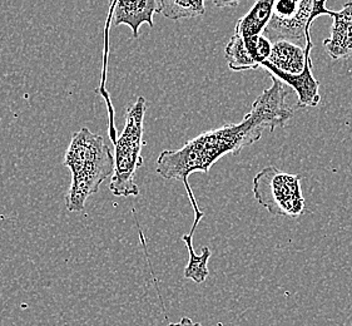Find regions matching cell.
<instances>
[{"instance_id":"6","label":"cell","mask_w":352,"mask_h":326,"mask_svg":"<svg viewBox=\"0 0 352 326\" xmlns=\"http://www.w3.org/2000/svg\"><path fill=\"white\" fill-rule=\"evenodd\" d=\"M160 13L158 0H111L109 18L107 21L106 52H104V71L103 80L100 85V93H106V68L108 57V28L109 21L113 19V25H127L132 30L134 38L140 36V29L143 24H148L151 28L155 27L153 17Z\"/></svg>"},{"instance_id":"1","label":"cell","mask_w":352,"mask_h":326,"mask_svg":"<svg viewBox=\"0 0 352 326\" xmlns=\"http://www.w3.org/2000/svg\"><path fill=\"white\" fill-rule=\"evenodd\" d=\"M271 80L272 85L261 93L240 123L204 132L182 149H166L158 157L155 172L166 180H177L184 184L195 211V222L188 232L190 236L204 216L190 188V175L195 172L208 173L219 158L226 155L237 156L242 149L258 142L265 129L274 132L277 127H285L294 117L292 108L286 103L289 92L285 85L274 76H271Z\"/></svg>"},{"instance_id":"4","label":"cell","mask_w":352,"mask_h":326,"mask_svg":"<svg viewBox=\"0 0 352 326\" xmlns=\"http://www.w3.org/2000/svg\"><path fill=\"white\" fill-rule=\"evenodd\" d=\"M327 0H275L272 18L263 36L271 42L287 41L306 48L312 43L311 28L321 15H330Z\"/></svg>"},{"instance_id":"12","label":"cell","mask_w":352,"mask_h":326,"mask_svg":"<svg viewBox=\"0 0 352 326\" xmlns=\"http://www.w3.org/2000/svg\"><path fill=\"white\" fill-rule=\"evenodd\" d=\"M160 14L172 19H190L206 13L204 0H158Z\"/></svg>"},{"instance_id":"2","label":"cell","mask_w":352,"mask_h":326,"mask_svg":"<svg viewBox=\"0 0 352 326\" xmlns=\"http://www.w3.org/2000/svg\"><path fill=\"white\" fill-rule=\"evenodd\" d=\"M63 164L71 171L72 184L65 196L69 213H82L88 199L113 176L114 156L100 135L83 127L72 135Z\"/></svg>"},{"instance_id":"13","label":"cell","mask_w":352,"mask_h":326,"mask_svg":"<svg viewBox=\"0 0 352 326\" xmlns=\"http://www.w3.org/2000/svg\"><path fill=\"white\" fill-rule=\"evenodd\" d=\"M225 53L226 61L231 71H254L260 68V64L250 54L245 43L237 34H233L230 42L227 43Z\"/></svg>"},{"instance_id":"15","label":"cell","mask_w":352,"mask_h":326,"mask_svg":"<svg viewBox=\"0 0 352 326\" xmlns=\"http://www.w3.org/2000/svg\"><path fill=\"white\" fill-rule=\"evenodd\" d=\"M168 326H202V324H199V323H195L193 320L190 319V318H182V319L179 320L178 323H175V324H169Z\"/></svg>"},{"instance_id":"5","label":"cell","mask_w":352,"mask_h":326,"mask_svg":"<svg viewBox=\"0 0 352 326\" xmlns=\"http://www.w3.org/2000/svg\"><path fill=\"white\" fill-rule=\"evenodd\" d=\"M256 201L274 216L296 219L305 211L301 176L268 166L254 177Z\"/></svg>"},{"instance_id":"14","label":"cell","mask_w":352,"mask_h":326,"mask_svg":"<svg viewBox=\"0 0 352 326\" xmlns=\"http://www.w3.org/2000/svg\"><path fill=\"white\" fill-rule=\"evenodd\" d=\"M243 0H212L213 6L217 8L237 7Z\"/></svg>"},{"instance_id":"11","label":"cell","mask_w":352,"mask_h":326,"mask_svg":"<svg viewBox=\"0 0 352 326\" xmlns=\"http://www.w3.org/2000/svg\"><path fill=\"white\" fill-rule=\"evenodd\" d=\"M182 241L186 243L190 256L188 263L184 269V277L195 281L196 284H204L210 275L208 261L212 256V251L210 248L204 246L201 251V255H197L193 248V236L188 234L182 236Z\"/></svg>"},{"instance_id":"7","label":"cell","mask_w":352,"mask_h":326,"mask_svg":"<svg viewBox=\"0 0 352 326\" xmlns=\"http://www.w3.org/2000/svg\"><path fill=\"white\" fill-rule=\"evenodd\" d=\"M314 43H309L306 48L287 41H277L272 43L270 57L261 63V68L270 72H281L285 74L296 76L301 74L306 65L312 63L311 50Z\"/></svg>"},{"instance_id":"3","label":"cell","mask_w":352,"mask_h":326,"mask_svg":"<svg viewBox=\"0 0 352 326\" xmlns=\"http://www.w3.org/2000/svg\"><path fill=\"white\" fill-rule=\"evenodd\" d=\"M147 100L138 97L133 105L128 107L126 123L114 146V172L109 190L114 196L129 197L138 196L140 188L135 184V173L143 164V132Z\"/></svg>"},{"instance_id":"9","label":"cell","mask_w":352,"mask_h":326,"mask_svg":"<svg viewBox=\"0 0 352 326\" xmlns=\"http://www.w3.org/2000/svg\"><path fill=\"white\" fill-rule=\"evenodd\" d=\"M330 17L333 23L330 36L324 41V50L335 61L352 57V1L338 12L331 10Z\"/></svg>"},{"instance_id":"10","label":"cell","mask_w":352,"mask_h":326,"mask_svg":"<svg viewBox=\"0 0 352 326\" xmlns=\"http://www.w3.org/2000/svg\"><path fill=\"white\" fill-rule=\"evenodd\" d=\"M275 78L280 79L283 85L291 87L297 94V106L316 107L321 102L320 96V82L315 78L312 72V63L306 65L301 74L291 76L281 72L274 71L270 73Z\"/></svg>"},{"instance_id":"8","label":"cell","mask_w":352,"mask_h":326,"mask_svg":"<svg viewBox=\"0 0 352 326\" xmlns=\"http://www.w3.org/2000/svg\"><path fill=\"white\" fill-rule=\"evenodd\" d=\"M274 4H275V0H256L254 7L251 8L248 13L243 15L236 23L234 34H237L243 41L247 50L258 64H260L257 57L258 38L263 36L265 30L270 24V21L272 18V12H274Z\"/></svg>"}]
</instances>
